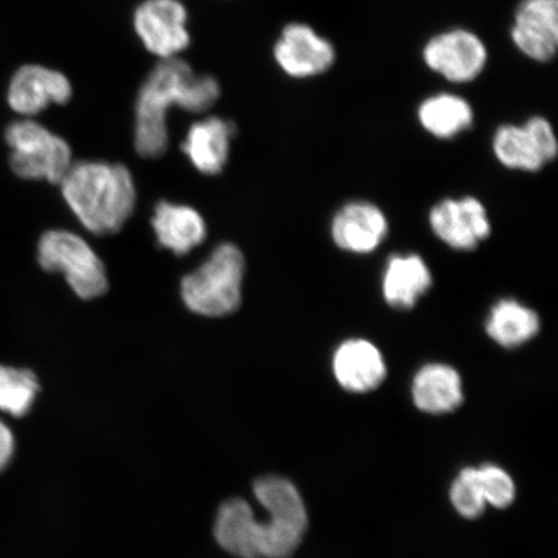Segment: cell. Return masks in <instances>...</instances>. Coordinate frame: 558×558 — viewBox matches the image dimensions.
I'll list each match as a JSON object with an SVG mask.
<instances>
[{
  "label": "cell",
  "instance_id": "cell-13",
  "mask_svg": "<svg viewBox=\"0 0 558 558\" xmlns=\"http://www.w3.org/2000/svg\"><path fill=\"white\" fill-rule=\"evenodd\" d=\"M332 368L340 386L354 393H366L386 379L383 354L372 341L349 339L333 353Z\"/></svg>",
  "mask_w": 558,
  "mask_h": 558
},
{
  "label": "cell",
  "instance_id": "cell-3",
  "mask_svg": "<svg viewBox=\"0 0 558 558\" xmlns=\"http://www.w3.org/2000/svg\"><path fill=\"white\" fill-rule=\"evenodd\" d=\"M244 257L232 243H222L211 256L181 281V298L192 312L225 317L240 308Z\"/></svg>",
  "mask_w": 558,
  "mask_h": 558
},
{
  "label": "cell",
  "instance_id": "cell-1",
  "mask_svg": "<svg viewBox=\"0 0 558 558\" xmlns=\"http://www.w3.org/2000/svg\"><path fill=\"white\" fill-rule=\"evenodd\" d=\"M219 82L211 75H197L178 58L160 60L146 76L136 99L135 146L144 158L162 157L169 145L167 113L178 107L190 113H204L218 101Z\"/></svg>",
  "mask_w": 558,
  "mask_h": 558
},
{
  "label": "cell",
  "instance_id": "cell-24",
  "mask_svg": "<svg viewBox=\"0 0 558 558\" xmlns=\"http://www.w3.org/2000/svg\"><path fill=\"white\" fill-rule=\"evenodd\" d=\"M453 508L465 519H477L484 513L486 500L481 488L476 469H465L453 481L450 490Z\"/></svg>",
  "mask_w": 558,
  "mask_h": 558
},
{
  "label": "cell",
  "instance_id": "cell-14",
  "mask_svg": "<svg viewBox=\"0 0 558 558\" xmlns=\"http://www.w3.org/2000/svg\"><path fill=\"white\" fill-rule=\"evenodd\" d=\"M434 286V276L422 256L397 254L390 256L381 278L383 298L399 311L413 310Z\"/></svg>",
  "mask_w": 558,
  "mask_h": 558
},
{
  "label": "cell",
  "instance_id": "cell-6",
  "mask_svg": "<svg viewBox=\"0 0 558 558\" xmlns=\"http://www.w3.org/2000/svg\"><path fill=\"white\" fill-rule=\"evenodd\" d=\"M421 58L424 66L439 78L451 85H470L486 72L490 50L477 32L451 26L425 39Z\"/></svg>",
  "mask_w": 558,
  "mask_h": 558
},
{
  "label": "cell",
  "instance_id": "cell-11",
  "mask_svg": "<svg viewBox=\"0 0 558 558\" xmlns=\"http://www.w3.org/2000/svg\"><path fill=\"white\" fill-rule=\"evenodd\" d=\"M73 87L65 74L50 68L29 64L21 66L10 82L9 105L16 113L37 116L50 105H65Z\"/></svg>",
  "mask_w": 558,
  "mask_h": 558
},
{
  "label": "cell",
  "instance_id": "cell-10",
  "mask_svg": "<svg viewBox=\"0 0 558 558\" xmlns=\"http://www.w3.org/2000/svg\"><path fill=\"white\" fill-rule=\"evenodd\" d=\"M432 232L457 251L476 250L492 233L485 205L476 197L446 198L429 213Z\"/></svg>",
  "mask_w": 558,
  "mask_h": 558
},
{
  "label": "cell",
  "instance_id": "cell-21",
  "mask_svg": "<svg viewBox=\"0 0 558 558\" xmlns=\"http://www.w3.org/2000/svg\"><path fill=\"white\" fill-rule=\"evenodd\" d=\"M493 150L500 165L509 170L538 172L548 160L526 123L501 124L493 137Z\"/></svg>",
  "mask_w": 558,
  "mask_h": 558
},
{
  "label": "cell",
  "instance_id": "cell-23",
  "mask_svg": "<svg viewBox=\"0 0 558 558\" xmlns=\"http://www.w3.org/2000/svg\"><path fill=\"white\" fill-rule=\"evenodd\" d=\"M38 392L39 383L31 369L0 365V411L24 416L32 410Z\"/></svg>",
  "mask_w": 558,
  "mask_h": 558
},
{
  "label": "cell",
  "instance_id": "cell-15",
  "mask_svg": "<svg viewBox=\"0 0 558 558\" xmlns=\"http://www.w3.org/2000/svg\"><path fill=\"white\" fill-rule=\"evenodd\" d=\"M235 125L225 118L209 117L195 122L183 143V151L199 172L218 174L225 169Z\"/></svg>",
  "mask_w": 558,
  "mask_h": 558
},
{
  "label": "cell",
  "instance_id": "cell-19",
  "mask_svg": "<svg viewBox=\"0 0 558 558\" xmlns=\"http://www.w3.org/2000/svg\"><path fill=\"white\" fill-rule=\"evenodd\" d=\"M413 399L424 413H450L463 402L462 379L457 369L448 365H425L415 376Z\"/></svg>",
  "mask_w": 558,
  "mask_h": 558
},
{
  "label": "cell",
  "instance_id": "cell-4",
  "mask_svg": "<svg viewBox=\"0 0 558 558\" xmlns=\"http://www.w3.org/2000/svg\"><path fill=\"white\" fill-rule=\"evenodd\" d=\"M4 137L11 148V169L21 179L60 184L73 165L72 149L65 140L37 122H12Z\"/></svg>",
  "mask_w": 558,
  "mask_h": 558
},
{
  "label": "cell",
  "instance_id": "cell-7",
  "mask_svg": "<svg viewBox=\"0 0 558 558\" xmlns=\"http://www.w3.org/2000/svg\"><path fill=\"white\" fill-rule=\"evenodd\" d=\"M274 59L281 72L292 80L323 76L338 62V48L330 38L303 21L282 27L274 45Z\"/></svg>",
  "mask_w": 558,
  "mask_h": 558
},
{
  "label": "cell",
  "instance_id": "cell-2",
  "mask_svg": "<svg viewBox=\"0 0 558 558\" xmlns=\"http://www.w3.org/2000/svg\"><path fill=\"white\" fill-rule=\"evenodd\" d=\"M60 185L70 209L90 233L114 234L134 213L136 187L125 166L73 162Z\"/></svg>",
  "mask_w": 558,
  "mask_h": 558
},
{
  "label": "cell",
  "instance_id": "cell-17",
  "mask_svg": "<svg viewBox=\"0 0 558 558\" xmlns=\"http://www.w3.org/2000/svg\"><path fill=\"white\" fill-rule=\"evenodd\" d=\"M215 538L227 553L239 558H262L260 521L246 500L226 501L215 523Z\"/></svg>",
  "mask_w": 558,
  "mask_h": 558
},
{
  "label": "cell",
  "instance_id": "cell-26",
  "mask_svg": "<svg viewBox=\"0 0 558 558\" xmlns=\"http://www.w3.org/2000/svg\"><path fill=\"white\" fill-rule=\"evenodd\" d=\"M15 453V437L9 425L0 421V473L10 465Z\"/></svg>",
  "mask_w": 558,
  "mask_h": 558
},
{
  "label": "cell",
  "instance_id": "cell-16",
  "mask_svg": "<svg viewBox=\"0 0 558 558\" xmlns=\"http://www.w3.org/2000/svg\"><path fill=\"white\" fill-rule=\"evenodd\" d=\"M158 243L174 255L183 256L205 241L206 222L194 208L159 202L151 219Z\"/></svg>",
  "mask_w": 558,
  "mask_h": 558
},
{
  "label": "cell",
  "instance_id": "cell-25",
  "mask_svg": "<svg viewBox=\"0 0 558 558\" xmlns=\"http://www.w3.org/2000/svg\"><path fill=\"white\" fill-rule=\"evenodd\" d=\"M477 480L483 488L486 505L507 508L515 497L513 480L498 465L485 464L476 469Z\"/></svg>",
  "mask_w": 558,
  "mask_h": 558
},
{
  "label": "cell",
  "instance_id": "cell-18",
  "mask_svg": "<svg viewBox=\"0 0 558 558\" xmlns=\"http://www.w3.org/2000/svg\"><path fill=\"white\" fill-rule=\"evenodd\" d=\"M418 124L429 135L448 140L469 131L474 123V109L465 97L437 93L425 97L416 110Z\"/></svg>",
  "mask_w": 558,
  "mask_h": 558
},
{
  "label": "cell",
  "instance_id": "cell-5",
  "mask_svg": "<svg viewBox=\"0 0 558 558\" xmlns=\"http://www.w3.org/2000/svg\"><path fill=\"white\" fill-rule=\"evenodd\" d=\"M40 267L64 275L76 296L90 300L109 289L107 269L89 244L68 230H50L38 243Z\"/></svg>",
  "mask_w": 558,
  "mask_h": 558
},
{
  "label": "cell",
  "instance_id": "cell-22",
  "mask_svg": "<svg viewBox=\"0 0 558 558\" xmlns=\"http://www.w3.org/2000/svg\"><path fill=\"white\" fill-rule=\"evenodd\" d=\"M254 494L269 515L308 527V513L298 488L289 480L268 476L257 480Z\"/></svg>",
  "mask_w": 558,
  "mask_h": 558
},
{
  "label": "cell",
  "instance_id": "cell-9",
  "mask_svg": "<svg viewBox=\"0 0 558 558\" xmlns=\"http://www.w3.org/2000/svg\"><path fill=\"white\" fill-rule=\"evenodd\" d=\"M509 39L523 58L535 64H549L558 52V0H519Z\"/></svg>",
  "mask_w": 558,
  "mask_h": 558
},
{
  "label": "cell",
  "instance_id": "cell-12",
  "mask_svg": "<svg viewBox=\"0 0 558 558\" xmlns=\"http://www.w3.org/2000/svg\"><path fill=\"white\" fill-rule=\"evenodd\" d=\"M331 239L345 253L367 255L387 239L389 225L386 214L367 201H353L333 215Z\"/></svg>",
  "mask_w": 558,
  "mask_h": 558
},
{
  "label": "cell",
  "instance_id": "cell-8",
  "mask_svg": "<svg viewBox=\"0 0 558 558\" xmlns=\"http://www.w3.org/2000/svg\"><path fill=\"white\" fill-rule=\"evenodd\" d=\"M134 29L146 51L160 60L178 58L191 45L187 10L180 0H145L134 13Z\"/></svg>",
  "mask_w": 558,
  "mask_h": 558
},
{
  "label": "cell",
  "instance_id": "cell-20",
  "mask_svg": "<svg viewBox=\"0 0 558 558\" xmlns=\"http://www.w3.org/2000/svg\"><path fill=\"white\" fill-rule=\"evenodd\" d=\"M541 330L538 313L515 299H500L486 318V332L495 343L518 348L534 339Z\"/></svg>",
  "mask_w": 558,
  "mask_h": 558
}]
</instances>
